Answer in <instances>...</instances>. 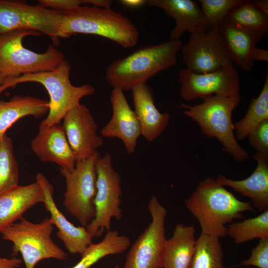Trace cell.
I'll use <instances>...</instances> for the list:
<instances>
[{
    "mask_svg": "<svg viewBox=\"0 0 268 268\" xmlns=\"http://www.w3.org/2000/svg\"><path fill=\"white\" fill-rule=\"evenodd\" d=\"M96 168L97 191L94 201L95 215L85 227L92 238L99 237L105 231L111 230L113 218L117 220L122 218L121 176L113 167L111 154L106 153L102 157L100 155Z\"/></svg>",
    "mask_w": 268,
    "mask_h": 268,
    "instance_id": "8",
    "label": "cell"
},
{
    "mask_svg": "<svg viewBox=\"0 0 268 268\" xmlns=\"http://www.w3.org/2000/svg\"><path fill=\"white\" fill-rule=\"evenodd\" d=\"M30 145L41 161L55 163L68 171L74 169L76 158L62 125L47 126L41 123Z\"/></svg>",
    "mask_w": 268,
    "mask_h": 268,
    "instance_id": "17",
    "label": "cell"
},
{
    "mask_svg": "<svg viewBox=\"0 0 268 268\" xmlns=\"http://www.w3.org/2000/svg\"><path fill=\"white\" fill-rule=\"evenodd\" d=\"M36 181L41 185L45 197V209L51 215L54 226L58 230V238L71 255H82L92 242V238L85 227L76 226L68 221L57 207L54 199V187L45 176L38 173Z\"/></svg>",
    "mask_w": 268,
    "mask_h": 268,
    "instance_id": "16",
    "label": "cell"
},
{
    "mask_svg": "<svg viewBox=\"0 0 268 268\" xmlns=\"http://www.w3.org/2000/svg\"><path fill=\"white\" fill-rule=\"evenodd\" d=\"M87 5L101 8H111L113 1L110 0H86Z\"/></svg>",
    "mask_w": 268,
    "mask_h": 268,
    "instance_id": "37",
    "label": "cell"
},
{
    "mask_svg": "<svg viewBox=\"0 0 268 268\" xmlns=\"http://www.w3.org/2000/svg\"><path fill=\"white\" fill-rule=\"evenodd\" d=\"M251 1L253 4L258 9L268 14V0H253Z\"/></svg>",
    "mask_w": 268,
    "mask_h": 268,
    "instance_id": "38",
    "label": "cell"
},
{
    "mask_svg": "<svg viewBox=\"0 0 268 268\" xmlns=\"http://www.w3.org/2000/svg\"><path fill=\"white\" fill-rule=\"evenodd\" d=\"M243 0H200L201 9L212 27L224 20L229 11Z\"/></svg>",
    "mask_w": 268,
    "mask_h": 268,
    "instance_id": "31",
    "label": "cell"
},
{
    "mask_svg": "<svg viewBox=\"0 0 268 268\" xmlns=\"http://www.w3.org/2000/svg\"><path fill=\"white\" fill-rule=\"evenodd\" d=\"M151 222L131 246L123 268H162L167 239L165 223L167 210L153 196L148 204Z\"/></svg>",
    "mask_w": 268,
    "mask_h": 268,
    "instance_id": "11",
    "label": "cell"
},
{
    "mask_svg": "<svg viewBox=\"0 0 268 268\" xmlns=\"http://www.w3.org/2000/svg\"><path fill=\"white\" fill-rule=\"evenodd\" d=\"M43 189L37 181L14 187L0 195V230L19 220L37 203H43Z\"/></svg>",
    "mask_w": 268,
    "mask_h": 268,
    "instance_id": "21",
    "label": "cell"
},
{
    "mask_svg": "<svg viewBox=\"0 0 268 268\" xmlns=\"http://www.w3.org/2000/svg\"><path fill=\"white\" fill-rule=\"evenodd\" d=\"M268 120V76L256 98H253L243 119L234 124L236 137L242 140L248 136L261 123Z\"/></svg>",
    "mask_w": 268,
    "mask_h": 268,
    "instance_id": "27",
    "label": "cell"
},
{
    "mask_svg": "<svg viewBox=\"0 0 268 268\" xmlns=\"http://www.w3.org/2000/svg\"><path fill=\"white\" fill-rule=\"evenodd\" d=\"M49 111V102L30 96H15L0 100V136L18 120L28 116L39 118Z\"/></svg>",
    "mask_w": 268,
    "mask_h": 268,
    "instance_id": "24",
    "label": "cell"
},
{
    "mask_svg": "<svg viewBox=\"0 0 268 268\" xmlns=\"http://www.w3.org/2000/svg\"><path fill=\"white\" fill-rule=\"evenodd\" d=\"M202 99L203 102L198 105L181 103L179 107L185 109L184 114L199 125L203 134L216 138L236 161L248 160L249 154L237 142L232 120L233 111L241 102L240 95H212Z\"/></svg>",
    "mask_w": 268,
    "mask_h": 268,
    "instance_id": "5",
    "label": "cell"
},
{
    "mask_svg": "<svg viewBox=\"0 0 268 268\" xmlns=\"http://www.w3.org/2000/svg\"><path fill=\"white\" fill-rule=\"evenodd\" d=\"M240 267L252 266L256 268H268V238L259 239L250 256L240 263Z\"/></svg>",
    "mask_w": 268,
    "mask_h": 268,
    "instance_id": "32",
    "label": "cell"
},
{
    "mask_svg": "<svg viewBox=\"0 0 268 268\" xmlns=\"http://www.w3.org/2000/svg\"><path fill=\"white\" fill-rule=\"evenodd\" d=\"M181 49L186 68L195 73H207L233 65L217 25L206 32L190 34Z\"/></svg>",
    "mask_w": 268,
    "mask_h": 268,
    "instance_id": "12",
    "label": "cell"
},
{
    "mask_svg": "<svg viewBox=\"0 0 268 268\" xmlns=\"http://www.w3.org/2000/svg\"><path fill=\"white\" fill-rule=\"evenodd\" d=\"M112 116L101 131L103 137L121 139L127 153L135 152L141 135L140 127L134 110L130 106L124 91L114 88L110 96Z\"/></svg>",
    "mask_w": 268,
    "mask_h": 268,
    "instance_id": "15",
    "label": "cell"
},
{
    "mask_svg": "<svg viewBox=\"0 0 268 268\" xmlns=\"http://www.w3.org/2000/svg\"><path fill=\"white\" fill-rule=\"evenodd\" d=\"M119 2L130 8H138L147 4V1L145 0H121Z\"/></svg>",
    "mask_w": 268,
    "mask_h": 268,
    "instance_id": "36",
    "label": "cell"
},
{
    "mask_svg": "<svg viewBox=\"0 0 268 268\" xmlns=\"http://www.w3.org/2000/svg\"><path fill=\"white\" fill-rule=\"evenodd\" d=\"M225 19L260 40L268 32V14L256 7L251 0H243L229 11Z\"/></svg>",
    "mask_w": 268,
    "mask_h": 268,
    "instance_id": "25",
    "label": "cell"
},
{
    "mask_svg": "<svg viewBox=\"0 0 268 268\" xmlns=\"http://www.w3.org/2000/svg\"><path fill=\"white\" fill-rule=\"evenodd\" d=\"M217 26L233 64L249 71L254 67L255 62L268 61V51L257 47L261 41L258 38L225 19Z\"/></svg>",
    "mask_w": 268,
    "mask_h": 268,
    "instance_id": "18",
    "label": "cell"
},
{
    "mask_svg": "<svg viewBox=\"0 0 268 268\" xmlns=\"http://www.w3.org/2000/svg\"><path fill=\"white\" fill-rule=\"evenodd\" d=\"M54 225L50 217L39 223L22 217L0 230L2 238L12 243L11 257L18 253L25 268H35L41 261L48 259L65 260L68 255L51 238Z\"/></svg>",
    "mask_w": 268,
    "mask_h": 268,
    "instance_id": "7",
    "label": "cell"
},
{
    "mask_svg": "<svg viewBox=\"0 0 268 268\" xmlns=\"http://www.w3.org/2000/svg\"><path fill=\"white\" fill-rule=\"evenodd\" d=\"M131 246L128 237L120 235L117 231L111 229L102 241L89 245L80 256V261L71 268H90L105 257L122 254Z\"/></svg>",
    "mask_w": 268,
    "mask_h": 268,
    "instance_id": "26",
    "label": "cell"
},
{
    "mask_svg": "<svg viewBox=\"0 0 268 268\" xmlns=\"http://www.w3.org/2000/svg\"><path fill=\"white\" fill-rule=\"evenodd\" d=\"M21 263V260L16 257L10 258L0 257V268H18Z\"/></svg>",
    "mask_w": 268,
    "mask_h": 268,
    "instance_id": "35",
    "label": "cell"
},
{
    "mask_svg": "<svg viewBox=\"0 0 268 268\" xmlns=\"http://www.w3.org/2000/svg\"><path fill=\"white\" fill-rule=\"evenodd\" d=\"M147 4L159 8L175 22L170 33V40H179L184 33L207 31L211 26L198 4L192 0H148Z\"/></svg>",
    "mask_w": 268,
    "mask_h": 268,
    "instance_id": "19",
    "label": "cell"
},
{
    "mask_svg": "<svg viewBox=\"0 0 268 268\" xmlns=\"http://www.w3.org/2000/svg\"><path fill=\"white\" fill-rule=\"evenodd\" d=\"M114 268H122L119 265H117Z\"/></svg>",
    "mask_w": 268,
    "mask_h": 268,
    "instance_id": "40",
    "label": "cell"
},
{
    "mask_svg": "<svg viewBox=\"0 0 268 268\" xmlns=\"http://www.w3.org/2000/svg\"><path fill=\"white\" fill-rule=\"evenodd\" d=\"M40 35L36 31L19 30L0 36V73L5 79L51 70L65 60L64 54L54 45H49L43 53L24 47L25 37Z\"/></svg>",
    "mask_w": 268,
    "mask_h": 268,
    "instance_id": "6",
    "label": "cell"
},
{
    "mask_svg": "<svg viewBox=\"0 0 268 268\" xmlns=\"http://www.w3.org/2000/svg\"><path fill=\"white\" fill-rule=\"evenodd\" d=\"M253 157L256 160L257 166L248 178L233 180L219 174L216 179L223 186L230 187L249 198L254 207L263 212L268 210V157L256 153Z\"/></svg>",
    "mask_w": 268,
    "mask_h": 268,
    "instance_id": "22",
    "label": "cell"
},
{
    "mask_svg": "<svg viewBox=\"0 0 268 268\" xmlns=\"http://www.w3.org/2000/svg\"><path fill=\"white\" fill-rule=\"evenodd\" d=\"M70 70L71 66L65 59L51 70L5 79L0 86V95L8 88L21 83H39L45 88L50 96L48 114L41 123L47 126L60 124L69 110L79 104L82 98L94 94L96 91L88 84L78 86L72 85L70 80Z\"/></svg>",
    "mask_w": 268,
    "mask_h": 268,
    "instance_id": "4",
    "label": "cell"
},
{
    "mask_svg": "<svg viewBox=\"0 0 268 268\" xmlns=\"http://www.w3.org/2000/svg\"><path fill=\"white\" fill-rule=\"evenodd\" d=\"M4 79V77L0 73V86L3 83Z\"/></svg>",
    "mask_w": 268,
    "mask_h": 268,
    "instance_id": "39",
    "label": "cell"
},
{
    "mask_svg": "<svg viewBox=\"0 0 268 268\" xmlns=\"http://www.w3.org/2000/svg\"><path fill=\"white\" fill-rule=\"evenodd\" d=\"M227 235L236 244L247 242L255 239L268 238V210L252 218L228 225Z\"/></svg>",
    "mask_w": 268,
    "mask_h": 268,
    "instance_id": "29",
    "label": "cell"
},
{
    "mask_svg": "<svg viewBox=\"0 0 268 268\" xmlns=\"http://www.w3.org/2000/svg\"><path fill=\"white\" fill-rule=\"evenodd\" d=\"M178 78L181 84L180 96L186 101L212 95H240L239 76L233 66L205 73L182 68L178 72Z\"/></svg>",
    "mask_w": 268,
    "mask_h": 268,
    "instance_id": "13",
    "label": "cell"
},
{
    "mask_svg": "<svg viewBox=\"0 0 268 268\" xmlns=\"http://www.w3.org/2000/svg\"><path fill=\"white\" fill-rule=\"evenodd\" d=\"M100 155L97 151L88 158L76 162L72 171L60 168L66 184L64 206L85 227L95 215L96 164Z\"/></svg>",
    "mask_w": 268,
    "mask_h": 268,
    "instance_id": "9",
    "label": "cell"
},
{
    "mask_svg": "<svg viewBox=\"0 0 268 268\" xmlns=\"http://www.w3.org/2000/svg\"><path fill=\"white\" fill-rule=\"evenodd\" d=\"M62 12L59 38L75 34L95 35L125 48L133 47L138 42L139 32L135 25L111 8L84 4Z\"/></svg>",
    "mask_w": 268,
    "mask_h": 268,
    "instance_id": "3",
    "label": "cell"
},
{
    "mask_svg": "<svg viewBox=\"0 0 268 268\" xmlns=\"http://www.w3.org/2000/svg\"><path fill=\"white\" fill-rule=\"evenodd\" d=\"M219 238L201 233L188 268H225Z\"/></svg>",
    "mask_w": 268,
    "mask_h": 268,
    "instance_id": "28",
    "label": "cell"
},
{
    "mask_svg": "<svg viewBox=\"0 0 268 268\" xmlns=\"http://www.w3.org/2000/svg\"><path fill=\"white\" fill-rule=\"evenodd\" d=\"M19 168L13 142L6 134L0 136V195L18 185Z\"/></svg>",
    "mask_w": 268,
    "mask_h": 268,
    "instance_id": "30",
    "label": "cell"
},
{
    "mask_svg": "<svg viewBox=\"0 0 268 268\" xmlns=\"http://www.w3.org/2000/svg\"><path fill=\"white\" fill-rule=\"evenodd\" d=\"M39 4L45 8L61 12L86 4V0H39Z\"/></svg>",
    "mask_w": 268,
    "mask_h": 268,
    "instance_id": "34",
    "label": "cell"
},
{
    "mask_svg": "<svg viewBox=\"0 0 268 268\" xmlns=\"http://www.w3.org/2000/svg\"><path fill=\"white\" fill-rule=\"evenodd\" d=\"M185 203L198 220L201 233L219 239L227 235L226 225L243 218V212L254 210L252 203L238 200L211 177L200 181Z\"/></svg>",
    "mask_w": 268,
    "mask_h": 268,
    "instance_id": "1",
    "label": "cell"
},
{
    "mask_svg": "<svg viewBox=\"0 0 268 268\" xmlns=\"http://www.w3.org/2000/svg\"><path fill=\"white\" fill-rule=\"evenodd\" d=\"M196 244L194 227L182 223L177 224L172 236L165 244L162 268H188Z\"/></svg>",
    "mask_w": 268,
    "mask_h": 268,
    "instance_id": "23",
    "label": "cell"
},
{
    "mask_svg": "<svg viewBox=\"0 0 268 268\" xmlns=\"http://www.w3.org/2000/svg\"><path fill=\"white\" fill-rule=\"evenodd\" d=\"M181 40H169L140 47L126 57L117 59L107 67L105 79L114 87L129 91L146 83L159 72L175 66Z\"/></svg>",
    "mask_w": 268,
    "mask_h": 268,
    "instance_id": "2",
    "label": "cell"
},
{
    "mask_svg": "<svg viewBox=\"0 0 268 268\" xmlns=\"http://www.w3.org/2000/svg\"><path fill=\"white\" fill-rule=\"evenodd\" d=\"M63 12L17 0H0V36L19 30L47 35L59 43Z\"/></svg>",
    "mask_w": 268,
    "mask_h": 268,
    "instance_id": "10",
    "label": "cell"
},
{
    "mask_svg": "<svg viewBox=\"0 0 268 268\" xmlns=\"http://www.w3.org/2000/svg\"></svg>",
    "mask_w": 268,
    "mask_h": 268,
    "instance_id": "41",
    "label": "cell"
},
{
    "mask_svg": "<svg viewBox=\"0 0 268 268\" xmlns=\"http://www.w3.org/2000/svg\"><path fill=\"white\" fill-rule=\"evenodd\" d=\"M62 125L74 153L76 162L88 158L103 146L102 137L98 135V126L89 109L79 103L64 116Z\"/></svg>",
    "mask_w": 268,
    "mask_h": 268,
    "instance_id": "14",
    "label": "cell"
},
{
    "mask_svg": "<svg viewBox=\"0 0 268 268\" xmlns=\"http://www.w3.org/2000/svg\"><path fill=\"white\" fill-rule=\"evenodd\" d=\"M249 139L256 153L268 157V120L259 125L249 134Z\"/></svg>",
    "mask_w": 268,
    "mask_h": 268,
    "instance_id": "33",
    "label": "cell"
},
{
    "mask_svg": "<svg viewBox=\"0 0 268 268\" xmlns=\"http://www.w3.org/2000/svg\"><path fill=\"white\" fill-rule=\"evenodd\" d=\"M134 112L138 120L141 135L147 141L158 138L166 129L169 121L168 113H161L155 105L153 89L146 83L132 89Z\"/></svg>",
    "mask_w": 268,
    "mask_h": 268,
    "instance_id": "20",
    "label": "cell"
}]
</instances>
